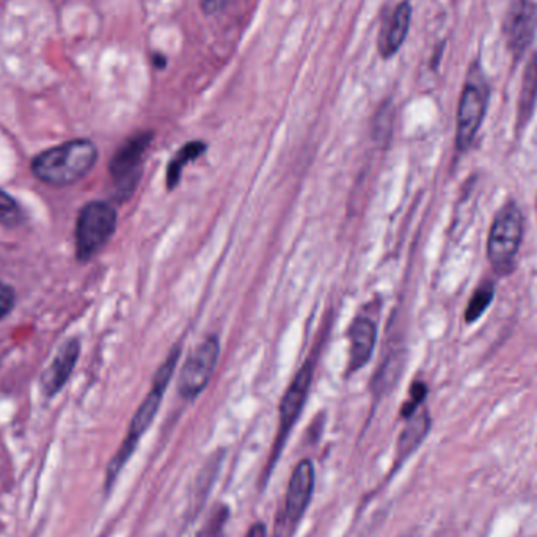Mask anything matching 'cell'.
<instances>
[{"label":"cell","instance_id":"obj_16","mask_svg":"<svg viewBox=\"0 0 537 537\" xmlns=\"http://www.w3.org/2000/svg\"><path fill=\"white\" fill-rule=\"evenodd\" d=\"M206 148L208 147L203 142H189L175 154V158L170 161L169 167H167V187L170 190L178 186L184 167L189 162L200 158L201 154L205 153Z\"/></svg>","mask_w":537,"mask_h":537},{"label":"cell","instance_id":"obj_5","mask_svg":"<svg viewBox=\"0 0 537 537\" xmlns=\"http://www.w3.org/2000/svg\"><path fill=\"white\" fill-rule=\"evenodd\" d=\"M220 343L216 335L205 338L189 355L179 374V393L184 399H195L208 387L219 362Z\"/></svg>","mask_w":537,"mask_h":537},{"label":"cell","instance_id":"obj_13","mask_svg":"<svg viewBox=\"0 0 537 537\" xmlns=\"http://www.w3.org/2000/svg\"><path fill=\"white\" fill-rule=\"evenodd\" d=\"M429 415L426 410L415 412L407 418L406 428L399 435L398 446H396V465H401L407 457L417 450L424 437L428 435Z\"/></svg>","mask_w":537,"mask_h":537},{"label":"cell","instance_id":"obj_4","mask_svg":"<svg viewBox=\"0 0 537 537\" xmlns=\"http://www.w3.org/2000/svg\"><path fill=\"white\" fill-rule=\"evenodd\" d=\"M117 211L106 201H92L82 208L76 225V255L81 261L92 260L114 236Z\"/></svg>","mask_w":537,"mask_h":537},{"label":"cell","instance_id":"obj_2","mask_svg":"<svg viewBox=\"0 0 537 537\" xmlns=\"http://www.w3.org/2000/svg\"><path fill=\"white\" fill-rule=\"evenodd\" d=\"M98 159V148L90 140H73L51 148L33 159L32 172L52 186H70L84 178Z\"/></svg>","mask_w":537,"mask_h":537},{"label":"cell","instance_id":"obj_1","mask_svg":"<svg viewBox=\"0 0 537 537\" xmlns=\"http://www.w3.org/2000/svg\"><path fill=\"white\" fill-rule=\"evenodd\" d=\"M179 355H181V348L175 346L172 352L165 358V362L162 363L161 368L158 369L156 376H154L153 388H151L145 401L140 404L139 410H137L136 415L132 418L125 442H123L120 450L115 454L114 459L110 461L109 468H107V490L115 483V479H117L118 473L121 472V468L125 467L126 462L129 461V457L136 451L140 437L147 432L154 418L158 415L165 390L169 387L170 380H172L173 373H175L176 365H178Z\"/></svg>","mask_w":537,"mask_h":537},{"label":"cell","instance_id":"obj_21","mask_svg":"<svg viewBox=\"0 0 537 537\" xmlns=\"http://www.w3.org/2000/svg\"><path fill=\"white\" fill-rule=\"evenodd\" d=\"M227 4L228 0H201V8L206 15H216Z\"/></svg>","mask_w":537,"mask_h":537},{"label":"cell","instance_id":"obj_6","mask_svg":"<svg viewBox=\"0 0 537 537\" xmlns=\"http://www.w3.org/2000/svg\"><path fill=\"white\" fill-rule=\"evenodd\" d=\"M311 380H313V365L311 362L305 363L302 368L297 371L293 382L286 390L282 402H280V429H278L277 440H275L274 451H272L271 467H274L289 432L293 429L296 421L299 420L300 413L304 410L305 402H307L308 391H310Z\"/></svg>","mask_w":537,"mask_h":537},{"label":"cell","instance_id":"obj_8","mask_svg":"<svg viewBox=\"0 0 537 537\" xmlns=\"http://www.w3.org/2000/svg\"><path fill=\"white\" fill-rule=\"evenodd\" d=\"M537 32V7L531 0H511L506 11L503 35L516 59L530 48Z\"/></svg>","mask_w":537,"mask_h":537},{"label":"cell","instance_id":"obj_17","mask_svg":"<svg viewBox=\"0 0 537 537\" xmlns=\"http://www.w3.org/2000/svg\"><path fill=\"white\" fill-rule=\"evenodd\" d=\"M495 296V286L494 283H483L476 289L475 294H473L472 299L468 302L467 311H465V321L472 322L478 321L483 315L484 311L489 308V305L492 304Z\"/></svg>","mask_w":537,"mask_h":537},{"label":"cell","instance_id":"obj_3","mask_svg":"<svg viewBox=\"0 0 537 537\" xmlns=\"http://www.w3.org/2000/svg\"><path fill=\"white\" fill-rule=\"evenodd\" d=\"M522 239V211L516 203H508L495 217L487 241V258L497 274H511Z\"/></svg>","mask_w":537,"mask_h":537},{"label":"cell","instance_id":"obj_19","mask_svg":"<svg viewBox=\"0 0 537 537\" xmlns=\"http://www.w3.org/2000/svg\"><path fill=\"white\" fill-rule=\"evenodd\" d=\"M426 393H428V388H426V385L421 384V382L413 384L412 388H410V401L407 402L406 406H404V409H402V415H404L406 418H409L410 415H413V413L417 412L421 402H423V399L426 398Z\"/></svg>","mask_w":537,"mask_h":537},{"label":"cell","instance_id":"obj_15","mask_svg":"<svg viewBox=\"0 0 537 537\" xmlns=\"http://www.w3.org/2000/svg\"><path fill=\"white\" fill-rule=\"evenodd\" d=\"M537 101V55L531 59L525 77H523L522 92L519 101V126L525 125L533 114Z\"/></svg>","mask_w":537,"mask_h":537},{"label":"cell","instance_id":"obj_12","mask_svg":"<svg viewBox=\"0 0 537 537\" xmlns=\"http://www.w3.org/2000/svg\"><path fill=\"white\" fill-rule=\"evenodd\" d=\"M377 327L371 319L358 318L349 329V373L360 371L376 348Z\"/></svg>","mask_w":537,"mask_h":537},{"label":"cell","instance_id":"obj_10","mask_svg":"<svg viewBox=\"0 0 537 537\" xmlns=\"http://www.w3.org/2000/svg\"><path fill=\"white\" fill-rule=\"evenodd\" d=\"M313 490H315V467L310 459H304L294 468L286 490L285 514L289 522L296 525L304 517L313 497Z\"/></svg>","mask_w":537,"mask_h":537},{"label":"cell","instance_id":"obj_11","mask_svg":"<svg viewBox=\"0 0 537 537\" xmlns=\"http://www.w3.org/2000/svg\"><path fill=\"white\" fill-rule=\"evenodd\" d=\"M79 354H81V344L77 340L68 341L60 349L59 354L55 355L54 362L49 365L41 377V388H43L44 395L52 398L62 390L66 380L70 379L71 374H73Z\"/></svg>","mask_w":537,"mask_h":537},{"label":"cell","instance_id":"obj_7","mask_svg":"<svg viewBox=\"0 0 537 537\" xmlns=\"http://www.w3.org/2000/svg\"><path fill=\"white\" fill-rule=\"evenodd\" d=\"M153 140V132H140L121 145L110 161V175L121 192L129 194L142 176L143 161Z\"/></svg>","mask_w":537,"mask_h":537},{"label":"cell","instance_id":"obj_18","mask_svg":"<svg viewBox=\"0 0 537 537\" xmlns=\"http://www.w3.org/2000/svg\"><path fill=\"white\" fill-rule=\"evenodd\" d=\"M22 222V211L15 198L0 190V225L15 227Z\"/></svg>","mask_w":537,"mask_h":537},{"label":"cell","instance_id":"obj_9","mask_svg":"<svg viewBox=\"0 0 537 537\" xmlns=\"http://www.w3.org/2000/svg\"><path fill=\"white\" fill-rule=\"evenodd\" d=\"M487 109V90L478 84H468L462 92L461 103L457 110L456 143L459 151L472 147L483 123Z\"/></svg>","mask_w":537,"mask_h":537},{"label":"cell","instance_id":"obj_20","mask_svg":"<svg viewBox=\"0 0 537 537\" xmlns=\"http://www.w3.org/2000/svg\"><path fill=\"white\" fill-rule=\"evenodd\" d=\"M13 305H15L13 289L0 282V319H4L13 310Z\"/></svg>","mask_w":537,"mask_h":537},{"label":"cell","instance_id":"obj_14","mask_svg":"<svg viewBox=\"0 0 537 537\" xmlns=\"http://www.w3.org/2000/svg\"><path fill=\"white\" fill-rule=\"evenodd\" d=\"M410 21H412V7H410V2L406 0L396 7L395 13L391 16L390 24H388L387 32H385L384 41L380 44V54L384 55L385 59L395 55L401 49L402 44L406 41L407 33H409Z\"/></svg>","mask_w":537,"mask_h":537}]
</instances>
